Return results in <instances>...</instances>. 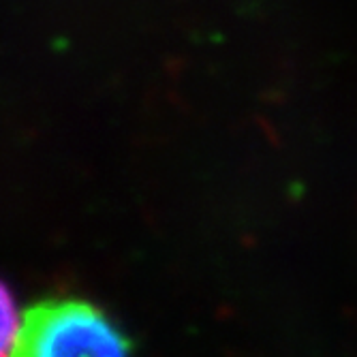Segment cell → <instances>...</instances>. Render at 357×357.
<instances>
[{
  "label": "cell",
  "instance_id": "1",
  "mask_svg": "<svg viewBox=\"0 0 357 357\" xmlns=\"http://www.w3.org/2000/svg\"><path fill=\"white\" fill-rule=\"evenodd\" d=\"M11 357H133V347L99 306L52 298L24 312Z\"/></svg>",
  "mask_w": 357,
  "mask_h": 357
},
{
  "label": "cell",
  "instance_id": "2",
  "mask_svg": "<svg viewBox=\"0 0 357 357\" xmlns=\"http://www.w3.org/2000/svg\"><path fill=\"white\" fill-rule=\"evenodd\" d=\"M22 319L17 314V306L9 287L0 280V357H11L17 334H20Z\"/></svg>",
  "mask_w": 357,
  "mask_h": 357
}]
</instances>
